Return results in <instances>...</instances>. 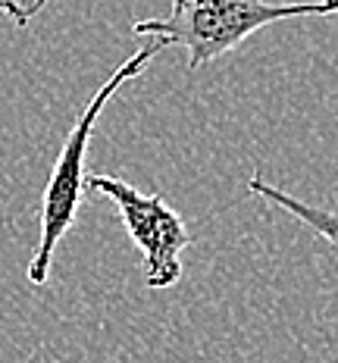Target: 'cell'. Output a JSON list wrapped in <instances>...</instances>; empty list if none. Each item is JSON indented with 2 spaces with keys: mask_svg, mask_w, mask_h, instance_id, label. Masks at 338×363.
<instances>
[{
  "mask_svg": "<svg viewBox=\"0 0 338 363\" xmlns=\"http://www.w3.org/2000/svg\"><path fill=\"white\" fill-rule=\"evenodd\" d=\"M88 191L107 194L116 203L129 238L145 254V285L169 289L182 279V254L191 247V232L185 219L167 203L163 194H145L125 179L116 176H88Z\"/></svg>",
  "mask_w": 338,
  "mask_h": 363,
  "instance_id": "3957f363",
  "label": "cell"
},
{
  "mask_svg": "<svg viewBox=\"0 0 338 363\" xmlns=\"http://www.w3.org/2000/svg\"><path fill=\"white\" fill-rule=\"evenodd\" d=\"M50 0H0V13L13 22L16 28H26Z\"/></svg>",
  "mask_w": 338,
  "mask_h": 363,
  "instance_id": "5b68a950",
  "label": "cell"
},
{
  "mask_svg": "<svg viewBox=\"0 0 338 363\" xmlns=\"http://www.w3.org/2000/svg\"><path fill=\"white\" fill-rule=\"evenodd\" d=\"M338 13V0L310 4H269V0H172L169 16L141 19L132 26L135 35L157 38L163 48H182L188 69L220 60L244 44L260 28L298 16H329Z\"/></svg>",
  "mask_w": 338,
  "mask_h": 363,
  "instance_id": "6da1fadb",
  "label": "cell"
},
{
  "mask_svg": "<svg viewBox=\"0 0 338 363\" xmlns=\"http://www.w3.org/2000/svg\"><path fill=\"white\" fill-rule=\"evenodd\" d=\"M247 191L257 194V198H263V201H269V203H276V207H282L285 213H291L298 223H304L313 235H320L322 241H329V245L338 251V210L298 201L295 194H288V191H282V188L269 185L260 172H254V176L247 179Z\"/></svg>",
  "mask_w": 338,
  "mask_h": 363,
  "instance_id": "277c9868",
  "label": "cell"
},
{
  "mask_svg": "<svg viewBox=\"0 0 338 363\" xmlns=\"http://www.w3.org/2000/svg\"><path fill=\"white\" fill-rule=\"evenodd\" d=\"M163 50V41L150 38L141 50L119 63L113 75L103 82L101 88L94 91V97L85 104V110L79 113V119L72 123V128L66 132L63 147L57 154V163L47 176V185H44L41 194V223H38V245L35 254L28 260V282L32 285H44L50 279V263H54V254L60 247V241L66 238V232L75 225V216H79V203H81V191H85V157H88V145H91L94 125L101 119L103 107L113 101L119 88L125 82L138 79L141 72L150 66V60Z\"/></svg>",
  "mask_w": 338,
  "mask_h": 363,
  "instance_id": "7a4b0ae2",
  "label": "cell"
}]
</instances>
